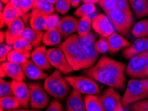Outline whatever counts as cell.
<instances>
[{
  "label": "cell",
  "mask_w": 148,
  "mask_h": 111,
  "mask_svg": "<svg viewBox=\"0 0 148 111\" xmlns=\"http://www.w3.org/2000/svg\"><path fill=\"white\" fill-rule=\"evenodd\" d=\"M61 35L57 28L46 31L42 38V43L47 46H54L60 45L61 41Z\"/></svg>",
  "instance_id": "obj_27"
},
{
  "label": "cell",
  "mask_w": 148,
  "mask_h": 111,
  "mask_svg": "<svg viewBox=\"0 0 148 111\" xmlns=\"http://www.w3.org/2000/svg\"><path fill=\"white\" fill-rule=\"evenodd\" d=\"M5 111H39V110H35V109H28V108H15L13 110H9Z\"/></svg>",
  "instance_id": "obj_49"
},
{
  "label": "cell",
  "mask_w": 148,
  "mask_h": 111,
  "mask_svg": "<svg viewBox=\"0 0 148 111\" xmlns=\"http://www.w3.org/2000/svg\"><path fill=\"white\" fill-rule=\"evenodd\" d=\"M45 1L49 2V3L53 4V5H55V3H56V1H57V0H45Z\"/></svg>",
  "instance_id": "obj_53"
},
{
  "label": "cell",
  "mask_w": 148,
  "mask_h": 111,
  "mask_svg": "<svg viewBox=\"0 0 148 111\" xmlns=\"http://www.w3.org/2000/svg\"><path fill=\"white\" fill-rule=\"evenodd\" d=\"M96 49L98 54H104L106 53L107 51H108V45L106 38L100 37L99 39L96 41Z\"/></svg>",
  "instance_id": "obj_40"
},
{
  "label": "cell",
  "mask_w": 148,
  "mask_h": 111,
  "mask_svg": "<svg viewBox=\"0 0 148 111\" xmlns=\"http://www.w3.org/2000/svg\"><path fill=\"white\" fill-rule=\"evenodd\" d=\"M13 89L12 82L4 80L3 79H1L0 80V98L12 96Z\"/></svg>",
  "instance_id": "obj_36"
},
{
  "label": "cell",
  "mask_w": 148,
  "mask_h": 111,
  "mask_svg": "<svg viewBox=\"0 0 148 111\" xmlns=\"http://www.w3.org/2000/svg\"><path fill=\"white\" fill-rule=\"evenodd\" d=\"M63 111H66V110H63Z\"/></svg>",
  "instance_id": "obj_58"
},
{
  "label": "cell",
  "mask_w": 148,
  "mask_h": 111,
  "mask_svg": "<svg viewBox=\"0 0 148 111\" xmlns=\"http://www.w3.org/2000/svg\"><path fill=\"white\" fill-rule=\"evenodd\" d=\"M132 11L139 19L148 16V1L147 0H129Z\"/></svg>",
  "instance_id": "obj_25"
},
{
  "label": "cell",
  "mask_w": 148,
  "mask_h": 111,
  "mask_svg": "<svg viewBox=\"0 0 148 111\" xmlns=\"http://www.w3.org/2000/svg\"><path fill=\"white\" fill-rule=\"evenodd\" d=\"M48 54L51 66L55 67L61 73L66 74L74 71L63 52L59 47L48 49Z\"/></svg>",
  "instance_id": "obj_11"
},
{
  "label": "cell",
  "mask_w": 148,
  "mask_h": 111,
  "mask_svg": "<svg viewBox=\"0 0 148 111\" xmlns=\"http://www.w3.org/2000/svg\"><path fill=\"white\" fill-rule=\"evenodd\" d=\"M29 57H31L30 52L22 53V52H19L13 49L9 53L8 57H7V61L22 65L29 59Z\"/></svg>",
  "instance_id": "obj_31"
},
{
  "label": "cell",
  "mask_w": 148,
  "mask_h": 111,
  "mask_svg": "<svg viewBox=\"0 0 148 111\" xmlns=\"http://www.w3.org/2000/svg\"><path fill=\"white\" fill-rule=\"evenodd\" d=\"M108 45V51L111 54H115L122 49L127 48L132 43L128 40L125 39L124 36L114 32L106 38Z\"/></svg>",
  "instance_id": "obj_18"
},
{
  "label": "cell",
  "mask_w": 148,
  "mask_h": 111,
  "mask_svg": "<svg viewBox=\"0 0 148 111\" xmlns=\"http://www.w3.org/2000/svg\"><path fill=\"white\" fill-rule=\"evenodd\" d=\"M0 21H1V28L2 29L4 26H5V21H4L3 17V15H2L1 13H0Z\"/></svg>",
  "instance_id": "obj_51"
},
{
  "label": "cell",
  "mask_w": 148,
  "mask_h": 111,
  "mask_svg": "<svg viewBox=\"0 0 148 111\" xmlns=\"http://www.w3.org/2000/svg\"><path fill=\"white\" fill-rule=\"evenodd\" d=\"M28 85L30 90L29 105L31 109L41 110L46 108L49 98L44 87L38 83H30Z\"/></svg>",
  "instance_id": "obj_8"
},
{
  "label": "cell",
  "mask_w": 148,
  "mask_h": 111,
  "mask_svg": "<svg viewBox=\"0 0 148 111\" xmlns=\"http://www.w3.org/2000/svg\"><path fill=\"white\" fill-rule=\"evenodd\" d=\"M96 64L107 70L120 81L125 83V69L126 65L120 61H116L107 56H102Z\"/></svg>",
  "instance_id": "obj_12"
},
{
  "label": "cell",
  "mask_w": 148,
  "mask_h": 111,
  "mask_svg": "<svg viewBox=\"0 0 148 111\" xmlns=\"http://www.w3.org/2000/svg\"><path fill=\"white\" fill-rule=\"evenodd\" d=\"M78 21H79L77 18L71 15H67L60 19L57 29L61 35V37L66 39V38L73 35V33L77 32Z\"/></svg>",
  "instance_id": "obj_15"
},
{
  "label": "cell",
  "mask_w": 148,
  "mask_h": 111,
  "mask_svg": "<svg viewBox=\"0 0 148 111\" xmlns=\"http://www.w3.org/2000/svg\"><path fill=\"white\" fill-rule=\"evenodd\" d=\"M148 50V37L137 39L130 46L124 49L122 55L126 59H131L134 56Z\"/></svg>",
  "instance_id": "obj_19"
},
{
  "label": "cell",
  "mask_w": 148,
  "mask_h": 111,
  "mask_svg": "<svg viewBox=\"0 0 148 111\" xmlns=\"http://www.w3.org/2000/svg\"><path fill=\"white\" fill-rule=\"evenodd\" d=\"M34 0H21V7L24 15V21H25V19H27V13L28 11H29L31 10H33V8H34Z\"/></svg>",
  "instance_id": "obj_41"
},
{
  "label": "cell",
  "mask_w": 148,
  "mask_h": 111,
  "mask_svg": "<svg viewBox=\"0 0 148 111\" xmlns=\"http://www.w3.org/2000/svg\"><path fill=\"white\" fill-rule=\"evenodd\" d=\"M3 4L4 3H3V2L1 1V3H0V6H1V12H3V11L4 10V8H3Z\"/></svg>",
  "instance_id": "obj_54"
},
{
  "label": "cell",
  "mask_w": 148,
  "mask_h": 111,
  "mask_svg": "<svg viewBox=\"0 0 148 111\" xmlns=\"http://www.w3.org/2000/svg\"><path fill=\"white\" fill-rule=\"evenodd\" d=\"M12 46L14 50L22 52V53H27V52H30L31 49H32V45H31L27 41L22 37H19V39L13 43Z\"/></svg>",
  "instance_id": "obj_35"
},
{
  "label": "cell",
  "mask_w": 148,
  "mask_h": 111,
  "mask_svg": "<svg viewBox=\"0 0 148 111\" xmlns=\"http://www.w3.org/2000/svg\"><path fill=\"white\" fill-rule=\"evenodd\" d=\"M100 0H82L83 3H98Z\"/></svg>",
  "instance_id": "obj_50"
},
{
  "label": "cell",
  "mask_w": 148,
  "mask_h": 111,
  "mask_svg": "<svg viewBox=\"0 0 148 111\" xmlns=\"http://www.w3.org/2000/svg\"><path fill=\"white\" fill-rule=\"evenodd\" d=\"M3 15L4 21H5V25L9 27L12 23L17 19V18L21 17L19 12L15 9L10 2L7 3L4 7V10L3 12H1Z\"/></svg>",
  "instance_id": "obj_28"
},
{
  "label": "cell",
  "mask_w": 148,
  "mask_h": 111,
  "mask_svg": "<svg viewBox=\"0 0 148 111\" xmlns=\"http://www.w3.org/2000/svg\"><path fill=\"white\" fill-rule=\"evenodd\" d=\"M77 41L92 66L98 58V53L96 49V37L92 33L90 32L85 37L77 35Z\"/></svg>",
  "instance_id": "obj_10"
},
{
  "label": "cell",
  "mask_w": 148,
  "mask_h": 111,
  "mask_svg": "<svg viewBox=\"0 0 148 111\" xmlns=\"http://www.w3.org/2000/svg\"><path fill=\"white\" fill-rule=\"evenodd\" d=\"M0 76H1V79H3L4 77H7V74L5 73V72L3 71V69H1L0 68Z\"/></svg>",
  "instance_id": "obj_52"
},
{
  "label": "cell",
  "mask_w": 148,
  "mask_h": 111,
  "mask_svg": "<svg viewBox=\"0 0 148 111\" xmlns=\"http://www.w3.org/2000/svg\"><path fill=\"white\" fill-rule=\"evenodd\" d=\"M13 96L21 104V106L24 108H27L30 101V90L29 85L24 81H12Z\"/></svg>",
  "instance_id": "obj_14"
},
{
  "label": "cell",
  "mask_w": 148,
  "mask_h": 111,
  "mask_svg": "<svg viewBox=\"0 0 148 111\" xmlns=\"http://www.w3.org/2000/svg\"><path fill=\"white\" fill-rule=\"evenodd\" d=\"M96 11V6L94 3H83L81 6L76 10L75 11V15L78 17H82L83 16H90L93 14Z\"/></svg>",
  "instance_id": "obj_33"
},
{
  "label": "cell",
  "mask_w": 148,
  "mask_h": 111,
  "mask_svg": "<svg viewBox=\"0 0 148 111\" xmlns=\"http://www.w3.org/2000/svg\"><path fill=\"white\" fill-rule=\"evenodd\" d=\"M71 6L73 8H78V6H79L80 2L82 1V0H70Z\"/></svg>",
  "instance_id": "obj_47"
},
{
  "label": "cell",
  "mask_w": 148,
  "mask_h": 111,
  "mask_svg": "<svg viewBox=\"0 0 148 111\" xmlns=\"http://www.w3.org/2000/svg\"><path fill=\"white\" fill-rule=\"evenodd\" d=\"M71 3L70 0H57L55 4V10L62 15H64L70 10Z\"/></svg>",
  "instance_id": "obj_37"
},
{
  "label": "cell",
  "mask_w": 148,
  "mask_h": 111,
  "mask_svg": "<svg viewBox=\"0 0 148 111\" xmlns=\"http://www.w3.org/2000/svg\"><path fill=\"white\" fill-rule=\"evenodd\" d=\"M148 98V78L132 79L127 83L126 90L122 97L124 108Z\"/></svg>",
  "instance_id": "obj_2"
},
{
  "label": "cell",
  "mask_w": 148,
  "mask_h": 111,
  "mask_svg": "<svg viewBox=\"0 0 148 111\" xmlns=\"http://www.w3.org/2000/svg\"><path fill=\"white\" fill-rule=\"evenodd\" d=\"M25 28V27L24 21L21 17L15 19L8 27L6 31V43L10 45H13L19 37H21L22 32Z\"/></svg>",
  "instance_id": "obj_17"
},
{
  "label": "cell",
  "mask_w": 148,
  "mask_h": 111,
  "mask_svg": "<svg viewBox=\"0 0 148 111\" xmlns=\"http://www.w3.org/2000/svg\"><path fill=\"white\" fill-rule=\"evenodd\" d=\"M66 111H86L84 100L82 94L75 89H73L68 97L66 104Z\"/></svg>",
  "instance_id": "obj_21"
},
{
  "label": "cell",
  "mask_w": 148,
  "mask_h": 111,
  "mask_svg": "<svg viewBox=\"0 0 148 111\" xmlns=\"http://www.w3.org/2000/svg\"><path fill=\"white\" fill-rule=\"evenodd\" d=\"M131 110L132 111H148V99L132 104Z\"/></svg>",
  "instance_id": "obj_43"
},
{
  "label": "cell",
  "mask_w": 148,
  "mask_h": 111,
  "mask_svg": "<svg viewBox=\"0 0 148 111\" xmlns=\"http://www.w3.org/2000/svg\"><path fill=\"white\" fill-rule=\"evenodd\" d=\"M127 64L125 73L132 79L148 77V50L134 56Z\"/></svg>",
  "instance_id": "obj_6"
},
{
  "label": "cell",
  "mask_w": 148,
  "mask_h": 111,
  "mask_svg": "<svg viewBox=\"0 0 148 111\" xmlns=\"http://www.w3.org/2000/svg\"><path fill=\"white\" fill-rule=\"evenodd\" d=\"M99 98L106 111H124L122 98L114 88H108Z\"/></svg>",
  "instance_id": "obj_9"
},
{
  "label": "cell",
  "mask_w": 148,
  "mask_h": 111,
  "mask_svg": "<svg viewBox=\"0 0 148 111\" xmlns=\"http://www.w3.org/2000/svg\"><path fill=\"white\" fill-rule=\"evenodd\" d=\"M6 39V31H1L0 32V42L1 43H3V42L4 41V40H5Z\"/></svg>",
  "instance_id": "obj_48"
},
{
  "label": "cell",
  "mask_w": 148,
  "mask_h": 111,
  "mask_svg": "<svg viewBox=\"0 0 148 111\" xmlns=\"http://www.w3.org/2000/svg\"><path fill=\"white\" fill-rule=\"evenodd\" d=\"M13 49L12 45H10L7 43H1L0 45V61H1V63L5 62L9 53Z\"/></svg>",
  "instance_id": "obj_39"
},
{
  "label": "cell",
  "mask_w": 148,
  "mask_h": 111,
  "mask_svg": "<svg viewBox=\"0 0 148 111\" xmlns=\"http://www.w3.org/2000/svg\"><path fill=\"white\" fill-rule=\"evenodd\" d=\"M58 47L63 52L73 71L87 69L93 67L78 45L75 34L66 38Z\"/></svg>",
  "instance_id": "obj_1"
},
{
  "label": "cell",
  "mask_w": 148,
  "mask_h": 111,
  "mask_svg": "<svg viewBox=\"0 0 148 111\" xmlns=\"http://www.w3.org/2000/svg\"><path fill=\"white\" fill-rule=\"evenodd\" d=\"M92 27V20L90 16H83L80 17L78 21L77 33L80 37H85L90 32Z\"/></svg>",
  "instance_id": "obj_30"
},
{
  "label": "cell",
  "mask_w": 148,
  "mask_h": 111,
  "mask_svg": "<svg viewBox=\"0 0 148 111\" xmlns=\"http://www.w3.org/2000/svg\"><path fill=\"white\" fill-rule=\"evenodd\" d=\"M48 15L33 8L29 15L31 28L37 31H43Z\"/></svg>",
  "instance_id": "obj_24"
},
{
  "label": "cell",
  "mask_w": 148,
  "mask_h": 111,
  "mask_svg": "<svg viewBox=\"0 0 148 111\" xmlns=\"http://www.w3.org/2000/svg\"><path fill=\"white\" fill-rule=\"evenodd\" d=\"M44 32L41 31H37L31 28H25L22 32L21 37L23 38L32 45V47L37 48L41 46L42 42Z\"/></svg>",
  "instance_id": "obj_23"
},
{
  "label": "cell",
  "mask_w": 148,
  "mask_h": 111,
  "mask_svg": "<svg viewBox=\"0 0 148 111\" xmlns=\"http://www.w3.org/2000/svg\"><path fill=\"white\" fill-rule=\"evenodd\" d=\"M31 58L35 65L43 71H47L51 67L49 62L48 49L45 46H39L31 53Z\"/></svg>",
  "instance_id": "obj_16"
},
{
  "label": "cell",
  "mask_w": 148,
  "mask_h": 111,
  "mask_svg": "<svg viewBox=\"0 0 148 111\" xmlns=\"http://www.w3.org/2000/svg\"><path fill=\"white\" fill-rule=\"evenodd\" d=\"M116 8L126 12H132L129 0H117Z\"/></svg>",
  "instance_id": "obj_44"
},
{
  "label": "cell",
  "mask_w": 148,
  "mask_h": 111,
  "mask_svg": "<svg viewBox=\"0 0 148 111\" xmlns=\"http://www.w3.org/2000/svg\"><path fill=\"white\" fill-rule=\"evenodd\" d=\"M21 67L25 75L31 80L45 79L48 77L43 70L35 65L32 60L28 59Z\"/></svg>",
  "instance_id": "obj_22"
},
{
  "label": "cell",
  "mask_w": 148,
  "mask_h": 111,
  "mask_svg": "<svg viewBox=\"0 0 148 111\" xmlns=\"http://www.w3.org/2000/svg\"><path fill=\"white\" fill-rule=\"evenodd\" d=\"M116 2H117V0H100L98 4L104 10V12H106L107 11L116 8Z\"/></svg>",
  "instance_id": "obj_42"
},
{
  "label": "cell",
  "mask_w": 148,
  "mask_h": 111,
  "mask_svg": "<svg viewBox=\"0 0 148 111\" xmlns=\"http://www.w3.org/2000/svg\"><path fill=\"white\" fill-rule=\"evenodd\" d=\"M45 111H63V107L59 101L53 100L49 104Z\"/></svg>",
  "instance_id": "obj_45"
},
{
  "label": "cell",
  "mask_w": 148,
  "mask_h": 111,
  "mask_svg": "<svg viewBox=\"0 0 148 111\" xmlns=\"http://www.w3.org/2000/svg\"><path fill=\"white\" fill-rule=\"evenodd\" d=\"M1 1L3 2L4 4H5L6 5L7 3H8L9 2H10V0H1Z\"/></svg>",
  "instance_id": "obj_55"
},
{
  "label": "cell",
  "mask_w": 148,
  "mask_h": 111,
  "mask_svg": "<svg viewBox=\"0 0 148 111\" xmlns=\"http://www.w3.org/2000/svg\"><path fill=\"white\" fill-rule=\"evenodd\" d=\"M147 1H148V0H147Z\"/></svg>",
  "instance_id": "obj_59"
},
{
  "label": "cell",
  "mask_w": 148,
  "mask_h": 111,
  "mask_svg": "<svg viewBox=\"0 0 148 111\" xmlns=\"http://www.w3.org/2000/svg\"><path fill=\"white\" fill-rule=\"evenodd\" d=\"M66 80L73 89H75L81 94H100L99 86L96 81L87 76H67Z\"/></svg>",
  "instance_id": "obj_7"
},
{
  "label": "cell",
  "mask_w": 148,
  "mask_h": 111,
  "mask_svg": "<svg viewBox=\"0 0 148 111\" xmlns=\"http://www.w3.org/2000/svg\"><path fill=\"white\" fill-rule=\"evenodd\" d=\"M33 8L47 15L53 14L55 10V8L53 4L49 3L45 0H41L36 4Z\"/></svg>",
  "instance_id": "obj_34"
},
{
  "label": "cell",
  "mask_w": 148,
  "mask_h": 111,
  "mask_svg": "<svg viewBox=\"0 0 148 111\" xmlns=\"http://www.w3.org/2000/svg\"><path fill=\"white\" fill-rule=\"evenodd\" d=\"M105 13L110 20L118 33L125 37H128L134 23L132 13L126 12L114 8L106 11Z\"/></svg>",
  "instance_id": "obj_4"
},
{
  "label": "cell",
  "mask_w": 148,
  "mask_h": 111,
  "mask_svg": "<svg viewBox=\"0 0 148 111\" xmlns=\"http://www.w3.org/2000/svg\"><path fill=\"white\" fill-rule=\"evenodd\" d=\"M0 68L5 72L7 77L12 79L13 81H24L25 80V75L21 65L5 61L1 63Z\"/></svg>",
  "instance_id": "obj_20"
},
{
  "label": "cell",
  "mask_w": 148,
  "mask_h": 111,
  "mask_svg": "<svg viewBox=\"0 0 148 111\" xmlns=\"http://www.w3.org/2000/svg\"><path fill=\"white\" fill-rule=\"evenodd\" d=\"M84 100L86 111H106L98 95L86 94Z\"/></svg>",
  "instance_id": "obj_26"
},
{
  "label": "cell",
  "mask_w": 148,
  "mask_h": 111,
  "mask_svg": "<svg viewBox=\"0 0 148 111\" xmlns=\"http://www.w3.org/2000/svg\"><path fill=\"white\" fill-rule=\"evenodd\" d=\"M0 106L3 107L5 110H13L19 108L21 104L15 96H9L0 98Z\"/></svg>",
  "instance_id": "obj_32"
},
{
  "label": "cell",
  "mask_w": 148,
  "mask_h": 111,
  "mask_svg": "<svg viewBox=\"0 0 148 111\" xmlns=\"http://www.w3.org/2000/svg\"><path fill=\"white\" fill-rule=\"evenodd\" d=\"M4 108L3 107H1V106H0V111H4Z\"/></svg>",
  "instance_id": "obj_57"
},
{
  "label": "cell",
  "mask_w": 148,
  "mask_h": 111,
  "mask_svg": "<svg viewBox=\"0 0 148 111\" xmlns=\"http://www.w3.org/2000/svg\"><path fill=\"white\" fill-rule=\"evenodd\" d=\"M83 74L85 76L93 79L97 82L116 89H123L125 87V83L97 64L89 69H84Z\"/></svg>",
  "instance_id": "obj_5"
},
{
  "label": "cell",
  "mask_w": 148,
  "mask_h": 111,
  "mask_svg": "<svg viewBox=\"0 0 148 111\" xmlns=\"http://www.w3.org/2000/svg\"><path fill=\"white\" fill-rule=\"evenodd\" d=\"M40 1H41V0H34V2H35V6L36 5V4H37L38 2H39Z\"/></svg>",
  "instance_id": "obj_56"
},
{
  "label": "cell",
  "mask_w": 148,
  "mask_h": 111,
  "mask_svg": "<svg viewBox=\"0 0 148 111\" xmlns=\"http://www.w3.org/2000/svg\"><path fill=\"white\" fill-rule=\"evenodd\" d=\"M60 21V19L59 15H57V14H54V13H53V14L48 15L47 18V21L44 30L48 31L50 30V29L57 28Z\"/></svg>",
  "instance_id": "obj_38"
},
{
  "label": "cell",
  "mask_w": 148,
  "mask_h": 111,
  "mask_svg": "<svg viewBox=\"0 0 148 111\" xmlns=\"http://www.w3.org/2000/svg\"><path fill=\"white\" fill-rule=\"evenodd\" d=\"M92 28L101 37L106 38L114 33V27L106 15L98 14L92 19Z\"/></svg>",
  "instance_id": "obj_13"
},
{
  "label": "cell",
  "mask_w": 148,
  "mask_h": 111,
  "mask_svg": "<svg viewBox=\"0 0 148 111\" xmlns=\"http://www.w3.org/2000/svg\"><path fill=\"white\" fill-rule=\"evenodd\" d=\"M70 86L62 73L56 69L45 79L43 87L50 96L63 101L70 93Z\"/></svg>",
  "instance_id": "obj_3"
},
{
  "label": "cell",
  "mask_w": 148,
  "mask_h": 111,
  "mask_svg": "<svg viewBox=\"0 0 148 111\" xmlns=\"http://www.w3.org/2000/svg\"><path fill=\"white\" fill-rule=\"evenodd\" d=\"M132 35L135 38L148 37V19H142L134 25L132 29Z\"/></svg>",
  "instance_id": "obj_29"
},
{
  "label": "cell",
  "mask_w": 148,
  "mask_h": 111,
  "mask_svg": "<svg viewBox=\"0 0 148 111\" xmlns=\"http://www.w3.org/2000/svg\"><path fill=\"white\" fill-rule=\"evenodd\" d=\"M10 2L17 10V11L19 13L20 16L23 18L24 15H23V11H22L21 7V0H10Z\"/></svg>",
  "instance_id": "obj_46"
}]
</instances>
